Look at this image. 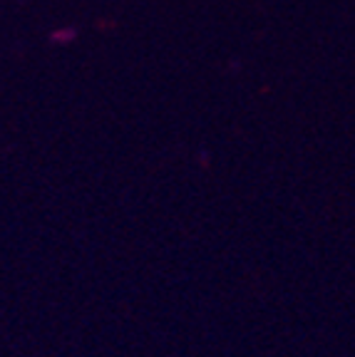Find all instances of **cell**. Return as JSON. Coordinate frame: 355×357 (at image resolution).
Instances as JSON below:
<instances>
[{
    "label": "cell",
    "mask_w": 355,
    "mask_h": 357,
    "mask_svg": "<svg viewBox=\"0 0 355 357\" xmlns=\"http://www.w3.org/2000/svg\"><path fill=\"white\" fill-rule=\"evenodd\" d=\"M78 40V28H70V25H65V28H57L50 33V43L55 45H70Z\"/></svg>",
    "instance_id": "1"
}]
</instances>
